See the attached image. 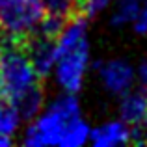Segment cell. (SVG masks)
I'll list each match as a JSON object with an SVG mask.
<instances>
[{
	"mask_svg": "<svg viewBox=\"0 0 147 147\" xmlns=\"http://www.w3.org/2000/svg\"><path fill=\"white\" fill-rule=\"evenodd\" d=\"M134 140V130L123 119L100 123L90 130V144L95 147H119Z\"/></svg>",
	"mask_w": 147,
	"mask_h": 147,
	"instance_id": "cell-6",
	"label": "cell"
},
{
	"mask_svg": "<svg viewBox=\"0 0 147 147\" xmlns=\"http://www.w3.org/2000/svg\"><path fill=\"white\" fill-rule=\"evenodd\" d=\"M97 75L104 90L112 95H119V97L129 90H132L134 82H136L134 67L121 58H112V60L99 63Z\"/></svg>",
	"mask_w": 147,
	"mask_h": 147,
	"instance_id": "cell-5",
	"label": "cell"
},
{
	"mask_svg": "<svg viewBox=\"0 0 147 147\" xmlns=\"http://www.w3.org/2000/svg\"><path fill=\"white\" fill-rule=\"evenodd\" d=\"M90 130L75 93L63 91V95L56 97L32 117L24 132V144L30 147H80L90 142Z\"/></svg>",
	"mask_w": 147,
	"mask_h": 147,
	"instance_id": "cell-1",
	"label": "cell"
},
{
	"mask_svg": "<svg viewBox=\"0 0 147 147\" xmlns=\"http://www.w3.org/2000/svg\"><path fill=\"white\" fill-rule=\"evenodd\" d=\"M41 75L34 67L26 49H6L0 56V99L9 102L21 117L32 119L43 108Z\"/></svg>",
	"mask_w": 147,
	"mask_h": 147,
	"instance_id": "cell-2",
	"label": "cell"
},
{
	"mask_svg": "<svg viewBox=\"0 0 147 147\" xmlns=\"http://www.w3.org/2000/svg\"><path fill=\"white\" fill-rule=\"evenodd\" d=\"M4 50H6V34L0 30V56H2Z\"/></svg>",
	"mask_w": 147,
	"mask_h": 147,
	"instance_id": "cell-15",
	"label": "cell"
},
{
	"mask_svg": "<svg viewBox=\"0 0 147 147\" xmlns=\"http://www.w3.org/2000/svg\"><path fill=\"white\" fill-rule=\"evenodd\" d=\"M45 7V13L56 15V17L69 19L73 7L78 4V0H41Z\"/></svg>",
	"mask_w": 147,
	"mask_h": 147,
	"instance_id": "cell-11",
	"label": "cell"
},
{
	"mask_svg": "<svg viewBox=\"0 0 147 147\" xmlns=\"http://www.w3.org/2000/svg\"><path fill=\"white\" fill-rule=\"evenodd\" d=\"M21 114L9 102L0 99V147L11 145L15 132L21 125Z\"/></svg>",
	"mask_w": 147,
	"mask_h": 147,
	"instance_id": "cell-9",
	"label": "cell"
},
{
	"mask_svg": "<svg viewBox=\"0 0 147 147\" xmlns=\"http://www.w3.org/2000/svg\"><path fill=\"white\" fill-rule=\"evenodd\" d=\"M56 60L52 75L56 84L65 93H76L82 90L86 73L90 67V39H88L86 21L75 17L63 24L54 37Z\"/></svg>",
	"mask_w": 147,
	"mask_h": 147,
	"instance_id": "cell-3",
	"label": "cell"
},
{
	"mask_svg": "<svg viewBox=\"0 0 147 147\" xmlns=\"http://www.w3.org/2000/svg\"><path fill=\"white\" fill-rule=\"evenodd\" d=\"M43 17L41 0H11L0 9V30L13 41H24L37 32Z\"/></svg>",
	"mask_w": 147,
	"mask_h": 147,
	"instance_id": "cell-4",
	"label": "cell"
},
{
	"mask_svg": "<svg viewBox=\"0 0 147 147\" xmlns=\"http://www.w3.org/2000/svg\"><path fill=\"white\" fill-rule=\"evenodd\" d=\"M119 115L130 127H140L147 117V91L145 90H129L121 95Z\"/></svg>",
	"mask_w": 147,
	"mask_h": 147,
	"instance_id": "cell-7",
	"label": "cell"
},
{
	"mask_svg": "<svg viewBox=\"0 0 147 147\" xmlns=\"http://www.w3.org/2000/svg\"><path fill=\"white\" fill-rule=\"evenodd\" d=\"M132 28L136 34H147V0H142V6L132 21Z\"/></svg>",
	"mask_w": 147,
	"mask_h": 147,
	"instance_id": "cell-13",
	"label": "cell"
},
{
	"mask_svg": "<svg viewBox=\"0 0 147 147\" xmlns=\"http://www.w3.org/2000/svg\"><path fill=\"white\" fill-rule=\"evenodd\" d=\"M140 6L142 0H115L114 9H112V24L119 28L125 24H132Z\"/></svg>",
	"mask_w": 147,
	"mask_h": 147,
	"instance_id": "cell-10",
	"label": "cell"
},
{
	"mask_svg": "<svg viewBox=\"0 0 147 147\" xmlns=\"http://www.w3.org/2000/svg\"><path fill=\"white\" fill-rule=\"evenodd\" d=\"M30 60H32L34 67L37 69L41 76L43 75H50L54 67V60H56V49H54V37H47V36H37L30 41L28 49Z\"/></svg>",
	"mask_w": 147,
	"mask_h": 147,
	"instance_id": "cell-8",
	"label": "cell"
},
{
	"mask_svg": "<svg viewBox=\"0 0 147 147\" xmlns=\"http://www.w3.org/2000/svg\"><path fill=\"white\" fill-rule=\"evenodd\" d=\"M134 73H136V80L142 84V86H147V60L140 61L138 67H134Z\"/></svg>",
	"mask_w": 147,
	"mask_h": 147,
	"instance_id": "cell-14",
	"label": "cell"
},
{
	"mask_svg": "<svg viewBox=\"0 0 147 147\" xmlns=\"http://www.w3.org/2000/svg\"><path fill=\"white\" fill-rule=\"evenodd\" d=\"M110 6H112V0H78V7L86 19L99 17Z\"/></svg>",
	"mask_w": 147,
	"mask_h": 147,
	"instance_id": "cell-12",
	"label": "cell"
}]
</instances>
